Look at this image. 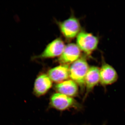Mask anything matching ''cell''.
I'll return each instance as SVG.
<instances>
[{"label":"cell","instance_id":"1","mask_svg":"<svg viewBox=\"0 0 125 125\" xmlns=\"http://www.w3.org/2000/svg\"><path fill=\"white\" fill-rule=\"evenodd\" d=\"M89 67L86 60L83 57L79 58L70 66L69 77L77 84L82 91L85 90V78Z\"/></svg>","mask_w":125,"mask_h":125},{"label":"cell","instance_id":"2","mask_svg":"<svg viewBox=\"0 0 125 125\" xmlns=\"http://www.w3.org/2000/svg\"><path fill=\"white\" fill-rule=\"evenodd\" d=\"M50 105L52 107L60 111L80 107V105L73 97L58 93L53 94L51 96Z\"/></svg>","mask_w":125,"mask_h":125},{"label":"cell","instance_id":"3","mask_svg":"<svg viewBox=\"0 0 125 125\" xmlns=\"http://www.w3.org/2000/svg\"><path fill=\"white\" fill-rule=\"evenodd\" d=\"M98 43L97 37L85 31H81L77 36L76 45L80 50L89 55L97 49Z\"/></svg>","mask_w":125,"mask_h":125},{"label":"cell","instance_id":"4","mask_svg":"<svg viewBox=\"0 0 125 125\" xmlns=\"http://www.w3.org/2000/svg\"><path fill=\"white\" fill-rule=\"evenodd\" d=\"M59 27L63 35L67 39L74 38L80 32V24L75 17H70L60 23Z\"/></svg>","mask_w":125,"mask_h":125},{"label":"cell","instance_id":"5","mask_svg":"<svg viewBox=\"0 0 125 125\" xmlns=\"http://www.w3.org/2000/svg\"><path fill=\"white\" fill-rule=\"evenodd\" d=\"M80 49L76 44L70 43L65 46L62 54L59 57L58 61L61 64L69 65L80 58Z\"/></svg>","mask_w":125,"mask_h":125},{"label":"cell","instance_id":"6","mask_svg":"<svg viewBox=\"0 0 125 125\" xmlns=\"http://www.w3.org/2000/svg\"><path fill=\"white\" fill-rule=\"evenodd\" d=\"M100 83L103 87L111 85L117 81L118 75L115 70L106 63H103L100 68Z\"/></svg>","mask_w":125,"mask_h":125},{"label":"cell","instance_id":"7","mask_svg":"<svg viewBox=\"0 0 125 125\" xmlns=\"http://www.w3.org/2000/svg\"><path fill=\"white\" fill-rule=\"evenodd\" d=\"M65 46L61 39H56L48 44L43 51L38 56V57L47 58L60 56L62 54Z\"/></svg>","mask_w":125,"mask_h":125},{"label":"cell","instance_id":"8","mask_svg":"<svg viewBox=\"0 0 125 125\" xmlns=\"http://www.w3.org/2000/svg\"><path fill=\"white\" fill-rule=\"evenodd\" d=\"M100 69L98 67L92 66L89 67L85 80V93L84 99L93 90L94 87L100 83Z\"/></svg>","mask_w":125,"mask_h":125},{"label":"cell","instance_id":"9","mask_svg":"<svg viewBox=\"0 0 125 125\" xmlns=\"http://www.w3.org/2000/svg\"><path fill=\"white\" fill-rule=\"evenodd\" d=\"M52 81L47 74L40 75L36 79L33 87V93L37 97L45 95L52 87Z\"/></svg>","mask_w":125,"mask_h":125},{"label":"cell","instance_id":"10","mask_svg":"<svg viewBox=\"0 0 125 125\" xmlns=\"http://www.w3.org/2000/svg\"><path fill=\"white\" fill-rule=\"evenodd\" d=\"M69 65L61 64L49 70L47 74L52 82L61 83L69 77Z\"/></svg>","mask_w":125,"mask_h":125},{"label":"cell","instance_id":"11","mask_svg":"<svg viewBox=\"0 0 125 125\" xmlns=\"http://www.w3.org/2000/svg\"><path fill=\"white\" fill-rule=\"evenodd\" d=\"M54 88L57 93L71 97H76L79 93V86L71 79L57 83Z\"/></svg>","mask_w":125,"mask_h":125},{"label":"cell","instance_id":"12","mask_svg":"<svg viewBox=\"0 0 125 125\" xmlns=\"http://www.w3.org/2000/svg\"></svg>","mask_w":125,"mask_h":125}]
</instances>
